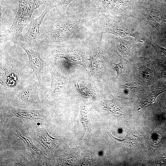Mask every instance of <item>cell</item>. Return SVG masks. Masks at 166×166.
<instances>
[{
    "label": "cell",
    "instance_id": "cell-1",
    "mask_svg": "<svg viewBox=\"0 0 166 166\" xmlns=\"http://www.w3.org/2000/svg\"><path fill=\"white\" fill-rule=\"evenodd\" d=\"M96 18L98 19V29L103 34L132 37L141 43L152 41L150 27L137 18L107 14H100Z\"/></svg>",
    "mask_w": 166,
    "mask_h": 166
},
{
    "label": "cell",
    "instance_id": "cell-2",
    "mask_svg": "<svg viewBox=\"0 0 166 166\" xmlns=\"http://www.w3.org/2000/svg\"><path fill=\"white\" fill-rule=\"evenodd\" d=\"M88 18L84 13L57 16L44 29L39 39L42 42L55 43L71 39L75 31Z\"/></svg>",
    "mask_w": 166,
    "mask_h": 166
},
{
    "label": "cell",
    "instance_id": "cell-3",
    "mask_svg": "<svg viewBox=\"0 0 166 166\" xmlns=\"http://www.w3.org/2000/svg\"><path fill=\"white\" fill-rule=\"evenodd\" d=\"M18 9L12 26L7 31L10 40L14 47L22 42V32L30 23L34 11L40 6L48 3V0H18Z\"/></svg>",
    "mask_w": 166,
    "mask_h": 166
},
{
    "label": "cell",
    "instance_id": "cell-4",
    "mask_svg": "<svg viewBox=\"0 0 166 166\" xmlns=\"http://www.w3.org/2000/svg\"><path fill=\"white\" fill-rule=\"evenodd\" d=\"M88 8L85 13L88 18L101 14L135 17L134 0H87Z\"/></svg>",
    "mask_w": 166,
    "mask_h": 166
},
{
    "label": "cell",
    "instance_id": "cell-5",
    "mask_svg": "<svg viewBox=\"0 0 166 166\" xmlns=\"http://www.w3.org/2000/svg\"><path fill=\"white\" fill-rule=\"evenodd\" d=\"M137 10L146 18L147 24L151 28L152 36L159 37L166 26V11L152 3L139 5Z\"/></svg>",
    "mask_w": 166,
    "mask_h": 166
},
{
    "label": "cell",
    "instance_id": "cell-6",
    "mask_svg": "<svg viewBox=\"0 0 166 166\" xmlns=\"http://www.w3.org/2000/svg\"><path fill=\"white\" fill-rule=\"evenodd\" d=\"M58 45H53L52 54L55 61L64 59L68 63L81 65L86 67V58L84 53L78 47H75L71 39L66 42H57Z\"/></svg>",
    "mask_w": 166,
    "mask_h": 166
},
{
    "label": "cell",
    "instance_id": "cell-7",
    "mask_svg": "<svg viewBox=\"0 0 166 166\" xmlns=\"http://www.w3.org/2000/svg\"><path fill=\"white\" fill-rule=\"evenodd\" d=\"M30 133L32 139L39 143L47 154L52 156L63 138L53 137L42 125H35L30 128Z\"/></svg>",
    "mask_w": 166,
    "mask_h": 166
},
{
    "label": "cell",
    "instance_id": "cell-8",
    "mask_svg": "<svg viewBox=\"0 0 166 166\" xmlns=\"http://www.w3.org/2000/svg\"><path fill=\"white\" fill-rule=\"evenodd\" d=\"M2 114L6 122L10 119L14 117L21 118L24 122H26L43 120L46 116L45 111L44 109H23L10 106H6L4 108Z\"/></svg>",
    "mask_w": 166,
    "mask_h": 166
},
{
    "label": "cell",
    "instance_id": "cell-9",
    "mask_svg": "<svg viewBox=\"0 0 166 166\" xmlns=\"http://www.w3.org/2000/svg\"><path fill=\"white\" fill-rule=\"evenodd\" d=\"M103 34L93 38V44L90 49L89 60L93 74L101 75L103 69L104 56L101 42Z\"/></svg>",
    "mask_w": 166,
    "mask_h": 166
},
{
    "label": "cell",
    "instance_id": "cell-10",
    "mask_svg": "<svg viewBox=\"0 0 166 166\" xmlns=\"http://www.w3.org/2000/svg\"><path fill=\"white\" fill-rule=\"evenodd\" d=\"M52 9L49 4H47L46 8L41 14L36 19L30 21L29 29L23 36L22 42L26 43L31 48L36 45L37 43V39L39 38L40 36V29L42 22L47 14Z\"/></svg>",
    "mask_w": 166,
    "mask_h": 166
},
{
    "label": "cell",
    "instance_id": "cell-11",
    "mask_svg": "<svg viewBox=\"0 0 166 166\" xmlns=\"http://www.w3.org/2000/svg\"><path fill=\"white\" fill-rule=\"evenodd\" d=\"M19 44L26 53L29 58L28 64L36 75L39 85L42 83L41 75L43 68L48 65L49 64L41 57L40 53L33 50L26 44L20 42Z\"/></svg>",
    "mask_w": 166,
    "mask_h": 166
},
{
    "label": "cell",
    "instance_id": "cell-12",
    "mask_svg": "<svg viewBox=\"0 0 166 166\" xmlns=\"http://www.w3.org/2000/svg\"><path fill=\"white\" fill-rule=\"evenodd\" d=\"M18 97L22 105L37 107L41 106L36 82L30 84L20 92Z\"/></svg>",
    "mask_w": 166,
    "mask_h": 166
},
{
    "label": "cell",
    "instance_id": "cell-13",
    "mask_svg": "<svg viewBox=\"0 0 166 166\" xmlns=\"http://www.w3.org/2000/svg\"><path fill=\"white\" fill-rule=\"evenodd\" d=\"M15 132L16 136L24 143L26 148L35 162L40 165H48L49 162V158L46 157L35 145L32 139L23 136L17 129H15Z\"/></svg>",
    "mask_w": 166,
    "mask_h": 166
},
{
    "label": "cell",
    "instance_id": "cell-14",
    "mask_svg": "<svg viewBox=\"0 0 166 166\" xmlns=\"http://www.w3.org/2000/svg\"><path fill=\"white\" fill-rule=\"evenodd\" d=\"M52 81L47 97L53 98L59 94L64 89L67 82L65 75L59 71L53 69L51 71Z\"/></svg>",
    "mask_w": 166,
    "mask_h": 166
},
{
    "label": "cell",
    "instance_id": "cell-15",
    "mask_svg": "<svg viewBox=\"0 0 166 166\" xmlns=\"http://www.w3.org/2000/svg\"><path fill=\"white\" fill-rule=\"evenodd\" d=\"M115 39L117 49L123 56L131 58L135 56V51L130 40H127L117 36Z\"/></svg>",
    "mask_w": 166,
    "mask_h": 166
},
{
    "label": "cell",
    "instance_id": "cell-16",
    "mask_svg": "<svg viewBox=\"0 0 166 166\" xmlns=\"http://www.w3.org/2000/svg\"><path fill=\"white\" fill-rule=\"evenodd\" d=\"M165 91L166 85H163L156 87L149 94L143 98L141 102L142 105L145 107L152 104L159 94Z\"/></svg>",
    "mask_w": 166,
    "mask_h": 166
},
{
    "label": "cell",
    "instance_id": "cell-17",
    "mask_svg": "<svg viewBox=\"0 0 166 166\" xmlns=\"http://www.w3.org/2000/svg\"><path fill=\"white\" fill-rule=\"evenodd\" d=\"M74 0H48V4H49L53 8L57 9V14L60 15L65 14L67 7Z\"/></svg>",
    "mask_w": 166,
    "mask_h": 166
},
{
    "label": "cell",
    "instance_id": "cell-18",
    "mask_svg": "<svg viewBox=\"0 0 166 166\" xmlns=\"http://www.w3.org/2000/svg\"><path fill=\"white\" fill-rule=\"evenodd\" d=\"M148 43L151 45L155 49L156 53L157 59L166 61V49L161 47L152 41Z\"/></svg>",
    "mask_w": 166,
    "mask_h": 166
},
{
    "label": "cell",
    "instance_id": "cell-19",
    "mask_svg": "<svg viewBox=\"0 0 166 166\" xmlns=\"http://www.w3.org/2000/svg\"><path fill=\"white\" fill-rule=\"evenodd\" d=\"M31 164L27 159L26 153L24 151H22L17 156L14 165L28 166L31 165Z\"/></svg>",
    "mask_w": 166,
    "mask_h": 166
},
{
    "label": "cell",
    "instance_id": "cell-20",
    "mask_svg": "<svg viewBox=\"0 0 166 166\" xmlns=\"http://www.w3.org/2000/svg\"><path fill=\"white\" fill-rule=\"evenodd\" d=\"M76 88L77 91L83 95L89 96L91 94L90 89L83 84L77 83L76 85Z\"/></svg>",
    "mask_w": 166,
    "mask_h": 166
},
{
    "label": "cell",
    "instance_id": "cell-21",
    "mask_svg": "<svg viewBox=\"0 0 166 166\" xmlns=\"http://www.w3.org/2000/svg\"><path fill=\"white\" fill-rule=\"evenodd\" d=\"M115 65L114 68L117 73V77L122 73L125 71V63L123 61H121L118 64L113 63Z\"/></svg>",
    "mask_w": 166,
    "mask_h": 166
},
{
    "label": "cell",
    "instance_id": "cell-22",
    "mask_svg": "<svg viewBox=\"0 0 166 166\" xmlns=\"http://www.w3.org/2000/svg\"><path fill=\"white\" fill-rule=\"evenodd\" d=\"M9 40L10 39L7 31L3 32L0 31V44Z\"/></svg>",
    "mask_w": 166,
    "mask_h": 166
},
{
    "label": "cell",
    "instance_id": "cell-23",
    "mask_svg": "<svg viewBox=\"0 0 166 166\" xmlns=\"http://www.w3.org/2000/svg\"><path fill=\"white\" fill-rule=\"evenodd\" d=\"M137 85L135 83H128L123 85V87L128 89L135 88L137 87Z\"/></svg>",
    "mask_w": 166,
    "mask_h": 166
},
{
    "label": "cell",
    "instance_id": "cell-24",
    "mask_svg": "<svg viewBox=\"0 0 166 166\" xmlns=\"http://www.w3.org/2000/svg\"><path fill=\"white\" fill-rule=\"evenodd\" d=\"M161 36H163L164 38H166V26L164 27L163 31Z\"/></svg>",
    "mask_w": 166,
    "mask_h": 166
},
{
    "label": "cell",
    "instance_id": "cell-25",
    "mask_svg": "<svg viewBox=\"0 0 166 166\" xmlns=\"http://www.w3.org/2000/svg\"><path fill=\"white\" fill-rule=\"evenodd\" d=\"M160 74L164 77L166 78V72L164 71H161Z\"/></svg>",
    "mask_w": 166,
    "mask_h": 166
}]
</instances>
